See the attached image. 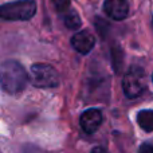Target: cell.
Here are the masks:
<instances>
[{
	"instance_id": "1",
	"label": "cell",
	"mask_w": 153,
	"mask_h": 153,
	"mask_svg": "<svg viewBox=\"0 0 153 153\" xmlns=\"http://www.w3.org/2000/svg\"><path fill=\"white\" fill-rule=\"evenodd\" d=\"M1 76V87L4 91L10 94H16L26 87L27 83V73L24 67L16 61H5L3 62L0 69Z\"/></svg>"
},
{
	"instance_id": "2",
	"label": "cell",
	"mask_w": 153,
	"mask_h": 153,
	"mask_svg": "<svg viewBox=\"0 0 153 153\" xmlns=\"http://www.w3.org/2000/svg\"><path fill=\"white\" fill-rule=\"evenodd\" d=\"M35 12L36 3L34 0H19L0 7V15L4 20H30Z\"/></svg>"
},
{
	"instance_id": "3",
	"label": "cell",
	"mask_w": 153,
	"mask_h": 153,
	"mask_svg": "<svg viewBox=\"0 0 153 153\" xmlns=\"http://www.w3.org/2000/svg\"><path fill=\"white\" fill-rule=\"evenodd\" d=\"M146 87V75L141 67L132 66L122 79V89L128 98H137Z\"/></svg>"
},
{
	"instance_id": "4",
	"label": "cell",
	"mask_w": 153,
	"mask_h": 153,
	"mask_svg": "<svg viewBox=\"0 0 153 153\" xmlns=\"http://www.w3.org/2000/svg\"><path fill=\"white\" fill-rule=\"evenodd\" d=\"M31 82L35 87L53 89L59 85L58 71L46 63H35L31 67Z\"/></svg>"
},
{
	"instance_id": "5",
	"label": "cell",
	"mask_w": 153,
	"mask_h": 153,
	"mask_svg": "<svg viewBox=\"0 0 153 153\" xmlns=\"http://www.w3.org/2000/svg\"><path fill=\"white\" fill-rule=\"evenodd\" d=\"M103 10L109 18L114 20H124L129 15V3L126 0H105Z\"/></svg>"
},
{
	"instance_id": "6",
	"label": "cell",
	"mask_w": 153,
	"mask_h": 153,
	"mask_svg": "<svg viewBox=\"0 0 153 153\" xmlns=\"http://www.w3.org/2000/svg\"><path fill=\"white\" fill-rule=\"evenodd\" d=\"M79 124H81V128L85 133L91 134L102 124V114L98 109H87L86 111L82 113Z\"/></svg>"
},
{
	"instance_id": "7",
	"label": "cell",
	"mask_w": 153,
	"mask_h": 153,
	"mask_svg": "<svg viewBox=\"0 0 153 153\" xmlns=\"http://www.w3.org/2000/svg\"><path fill=\"white\" fill-rule=\"evenodd\" d=\"M95 45V38L89 31H79L71 38V46L79 54H89Z\"/></svg>"
},
{
	"instance_id": "8",
	"label": "cell",
	"mask_w": 153,
	"mask_h": 153,
	"mask_svg": "<svg viewBox=\"0 0 153 153\" xmlns=\"http://www.w3.org/2000/svg\"><path fill=\"white\" fill-rule=\"evenodd\" d=\"M137 124L145 132H153V110H141L137 114Z\"/></svg>"
},
{
	"instance_id": "9",
	"label": "cell",
	"mask_w": 153,
	"mask_h": 153,
	"mask_svg": "<svg viewBox=\"0 0 153 153\" xmlns=\"http://www.w3.org/2000/svg\"><path fill=\"white\" fill-rule=\"evenodd\" d=\"M63 23L67 28L70 30H76L81 27V18H79L78 12H75L74 10H69L67 12H65L63 15Z\"/></svg>"
},
{
	"instance_id": "10",
	"label": "cell",
	"mask_w": 153,
	"mask_h": 153,
	"mask_svg": "<svg viewBox=\"0 0 153 153\" xmlns=\"http://www.w3.org/2000/svg\"><path fill=\"white\" fill-rule=\"evenodd\" d=\"M58 12H67L70 7V1L71 0H51Z\"/></svg>"
},
{
	"instance_id": "11",
	"label": "cell",
	"mask_w": 153,
	"mask_h": 153,
	"mask_svg": "<svg viewBox=\"0 0 153 153\" xmlns=\"http://www.w3.org/2000/svg\"><path fill=\"white\" fill-rule=\"evenodd\" d=\"M138 153H153V143H144L138 149Z\"/></svg>"
},
{
	"instance_id": "12",
	"label": "cell",
	"mask_w": 153,
	"mask_h": 153,
	"mask_svg": "<svg viewBox=\"0 0 153 153\" xmlns=\"http://www.w3.org/2000/svg\"><path fill=\"white\" fill-rule=\"evenodd\" d=\"M90 153H108V151L103 148H101V146H97V148H94Z\"/></svg>"
},
{
	"instance_id": "13",
	"label": "cell",
	"mask_w": 153,
	"mask_h": 153,
	"mask_svg": "<svg viewBox=\"0 0 153 153\" xmlns=\"http://www.w3.org/2000/svg\"><path fill=\"white\" fill-rule=\"evenodd\" d=\"M152 26H153V20H152Z\"/></svg>"
},
{
	"instance_id": "14",
	"label": "cell",
	"mask_w": 153,
	"mask_h": 153,
	"mask_svg": "<svg viewBox=\"0 0 153 153\" xmlns=\"http://www.w3.org/2000/svg\"><path fill=\"white\" fill-rule=\"evenodd\" d=\"M152 78H153V75H152Z\"/></svg>"
}]
</instances>
